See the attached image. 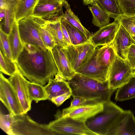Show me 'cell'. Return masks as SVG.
<instances>
[{
	"label": "cell",
	"mask_w": 135,
	"mask_h": 135,
	"mask_svg": "<svg viewBox=\"0 0 135 135\" xmlns=\"http://www.w3.org/2000/svg\"><path fill=\"white\" fill-rule=\"evenodd\" d=\"M109 70L98 62L95 51L88 62L76 73L104 82L108 80Z\"/></svg>",
	"instance_id": "13"
},
{
	"label": "cell",
	"mask_w": 135,
	"mask_h": 135,
	"mask_svg": "<svg viewBox=\"0 0 135 135\" xmlns=\"http://www.w3.org/2000/svg\"><path fill=\"white\" fill-rule=\"evenodd\" d=\"M95 52L98 62L109 70L116 55L112 45L110 44L96 49Z\"/></svg>",
	"instance_id": "20"
},
{
	"label": "cell",
	"mask_w": 135,
	"mask_h": 135,
	"mask_svg": "<svg viewBox=\"0 0 135 135\" xmlns=\"http://www.w3.org/2000/svg\"><path fill=\"white\" fill-rule=\"evenodd\" d=\"M70 107L85 106L100 103H104L101 99H89L83 97H73Z\"/></svg>",
	"instance_id": "34"
},
{
	"label": "cell",
	"mask_w": 135,
	"mask_h": 135,
	"mask_svg": "<svg viewBox=\"0 0 135 135\" xmlns=\"http://www.w3.org/2000/svg\"><path fill=\"white\" fill-rule=\"evenodd\" d=\"M60 21L52 22H45V26L54 38L56 44L63 48L68 46L65 42L61 28Z\"/></svg>",
	"instance_id": "27"
},
{
	"label": "cell",
	"mask_w": 135,
	"mask_h": 135,
	"mask_svg": "<svg viewBox=\"0 0 135 135\" xmlns=\"http://www.w3.org/2000/svg\"><path fill=\"white\" fill-rule=\"evenodd\" d=\"M42 21L41 18L31 16L20 20L18 22L21 41L23 44H28L39 47L46 50L38 31Z\"/></svg>",
	"instance_id": "6"
},
{
	"label": "cell",
	"mask_w": 135,
	"mask_h": 135,
	"mask_svg": "<svg viewBox=\"0 0 135 135\" xmlns=\"http://www.w3.org/2000/svg\"><path fill=\"white\" fill-rule=\"evenodd\" d=\"M96 47L89 41L81 44L69 45L61 48L76 73L89 60Z\"/></svg>",
	"instance_id": "7"
},
{
	"label": "cell",
	"mask_w": 135,
	"mask_h": 135,
	"mask_svg": "<svg viewBox=\"0 0 135 135\" xmlns=\"http://www.w3.org/2000/svg\"><path fill=\"white\" fill-rule=\"evenodd\" d=\"M134 44H135V41H134Z\"/></svg>",
	"instance_id": "43"
},
{
	"label": "cell",
	"mask_w": 135,
	"mask_h": 135,
	"mask_svg": "<svg viewBox=\"0 0 135 135\" xmlns=\"http://www.w3.org/2000/svg\"><path fill=\"white\" fill-rule=\"evenodd\" d=\"M16 62L18 69L29 81L42 86L58 73L51 50L24 44Z\"/></svg>",
	"instance_id": "1"
},
{
	"label": "cell",
	"mask_w": 135,
	"mask_h": 135,
	"mask_svg": "<svg viewBox=\"0 0 135 135\" xmlns=\"http://www.w3.org/2000/svg\"><path fill=\"white\" fill-rule=\"evenodd\" d=\"M64 0H39L32 16L47 22L60 21L63 16L62 7Z\"/></svg>",
	"instance_id": "10"
},
{
	"label": "cell",
	"mask_w": 135,
	"mask_h": 135,
	"mask_svg": "<svg viewBox=\"0 0 135 135\" xmlns=\"http://www.w3.org/2000/svg\"><path fill=\"white\" fill-rule=\"evenodd\" d=\"M58 135H97L90 130L85 122L68 116H61L46 124Z\"/></svg>",
	"instance_id": "5"
},
{
	"label": "cell",
	"mask_w": 135,
	"mask_h": 135,
	"mask_svg": "<svg viewBox=\"0 0 135 135\" xmlns=\"http://www.w3.org/2000/svg\"><path fill=\"white\" fill-rule=\"evenodd\" d=\"M127 60L132 68H135V44L130 47L127 56Z\"/></svg>",
	"instance_id": "38"
},
{
	"label": "cell",
	"mask_w": 135,
	"mask_h": 135,
	"mask_svg": "<svg viewBox=\"0 0 135 135\" xmlns=\"http://www.w3.org/2000/svg\"><path fill=\"white\" fill-rule=\"evenodd\" d=\"M39 0H18L15 5V20H20L32 16L35 8Z\"/></svg>",
	"instance_id": "19"
},
{
	"label": "cell",
	"mask_w": 135,
	"mask_h": 135,
	"mask_svg": "<svg viewBox=\"0 0 135 135\" xmlns=\"http://www.w3.org/2000/svg\"><path fill=\"white\" fill-rule=\"evenodd\" d=\"M27 87L30 97L32 100L37 103L48 99V95L43 86L28 81Z\"/></svg>",
	"instance_id": "29"
},
{
	"label": "cell",
	"mask_w": 135,
	"mask_h": 135,
	"mask_svg": "<svg viewBox=\"0 0 135 135\" xmlns=\"http://www.w3.org/2000/svg\"><path fill=\"white\" fill-rule=\"evenodd\" d=\"M117 21L121 25L135 41V16L127 17L122 15Z\"/></svg>",
	"instance_id": "32"
},
{
	"label": "cell",
	"mask_w": 135,
	"mask_h": 135,
	"mask_svg": "<svg viewBox=\"0 0 135 135\" xmlns=\"http://www.w3.org/2000/svg\"><path fill=\"white\" fill-rule=\"evenodd\" d=\"M110 18L117 21L123 15L117 0H97L95 1Z\"/></svg>",
	"instance_id": "26"
},
{
	"label": "cell",
	"mask_w": 135,
	"mask_h": 135,
	"mask_svg": "<svg viewBox=\"0 0 135 135\" xmlns=\"http://www.w3.org/2000/svg\"><path fill=\"white\" fill-rule=\"evenodd\" d=\"M6 15L5 9H3L0 10V19L1 22L4 19Z\"/></svg>",
	"instance_id": "40"
},
{
	"label": "cell",
	"mask_w": 135,
	"mask_h": 135,
	"mask_svg": "<svg viewBox=\"0 0 135 135\" xmlns=\"http://www.w3.org/2000/svg\"><path fill=\"white\" fill-rule=\"evenodd\" d=\"M61 25L64 38L65 42L68 46L72 45L71 42L69 34L66 29L61 22Z\"/></svg>",
	"instance_id": "39"
},
{
	"label": "cell",
	"mask_w": 135,
	"mask_h": 135,
	"mask_svg": "<svg viewBox=\"0 0 135 135\" xmlns=\"http://www.w3.org/2000/svg\"><path fill=\"white\" fill-rule=\"evenodd\" d=\"M0 49H3L6 56L13 61L8 38V35L0 30Z\"/></svg>",
	"instance_id": "36"
},
{
	"label": "cell",
	"mask_w": 135,
	"mask_h": 135,
	"mask_svg": "<svg viewBox=\"0 0 135 135\" xmlns=\"http://www.w3.org/2000/svg\"><path fill=\"white\" fill-rule=\"evenodd\" d=\"M133 75L132 68L127 60L116 55L109 69L108 80L110 88L117 89Z\"/></svg>",
	"instance_id": "8"
},
{
	"label": "cell",
	"mask_w": 135,
	"mask_h": 135,
	"mask_svg": "<svg viewBox=\"0 0 135 135\" xmlns=\"http://www.w3.org/2000/svg\"><path fill=\"white\" fill-rule=\"evenodd\" d=\"M120 24L117 21L101 27L92 35L89 41L96 47L110 44L114 39Z\"/></svg>",
	"instance_id": "15"
},
{
	"label": "cell",
	"mask_w": 135,
	"mask_h": 135,
	"mask_svg": "<svg viewBox=\"0 0 135 135\" xmlns=\"http://www.w3.org/2000/svg\"><path fill=\"white\" fill-rule=\"evenodd\" d=\"M8 38L13 60L16 62L20 54L23 49L24 45L20 37L18 23L16 21L14 22L11 31L8 35Z\"/></svg>",
	"instance_id": "21"
},
{
	"label": "cell",
	"mask_w": 135,
	"mask_h": 135,
	"mask_svg": "<svg viewBox=\"0 0 135 135\" xmlns=\"http://www.w3.org/2000/svg\"><path fill=\"white\" fill-rule=\"evenodd\" d=\"M61 22L66 29L72 45L83 44L89 41L86 36L80 31L63 19Z\"/></svg>",
	"instance_id": "28"
},
{
	"label": "cell",
	"mask_w": 135,
	"mask_h": 135,
	"mask_svg": "<svg viewBox=\"0 0 135 135\" xmlns=\"http://www.w3.org/2000/svg\"><path fill=\"white\" fill-rule=\"evenodd\" d=\"M97 0H83V4L84 5L90 4Z\"/></svg>",
	"instance_id": "41"
},
{
	"label": "cell",
	"mask_w": 135,
	"mask_h": 135,
	"mask_svg": "<svg viewBox=\"0 0 135 135\" xmlns=\"http://www.w3.org/2000/svg\"><path fill=\"white\" fill-rule=\"evenodd\" d=\"M11 129L13 135H58L46 124L33 120L27 113L13 116Z\"/></svg>",
	"instance_id": "4"
},
{
	"label": "cell",
	"mask_w": 135,
	"mask_h": 135,
	"mask_svg": "<svg viewBox=\"0 0 135 135\" xmlns=\"http://www.w3.org/2000/svg\"><path fill=\"white\" fill-rule=\"evenodd\" d=\"M12 115L9 114L5 115L1 111L0 113V127L6 134L13 135L11 129Z\"/></svg>",
	"instance_id": "35"
},
{
	"label": "cell",
	"mask_w": 135,
	"mask_h": 135,
	"mask_svg": "<svg viewBox=\"0 0 135 135\" xmlns=\"http://www.w3.org/2000/svg\"><path fill=\"white\" fill-rule=\"evenodd\" d=\"M63 6L65 7L66 10L62 19L81 32L89 40L92 35L82 25L77 16L75 15L72 10L70 5L68 2L64 0Z\"/></svg>",
	"instance_id": "22"
},
{
	"label": "cell",
	"mask_w": 135,
	"mask_h": 135,
	"mask_svg": "<svg viewBox=\"0 0 135 135\" xmlns=\"http://www.w3.org/2000/svg\"><path fill=\"white\" fill-rule=\"evenodd\" d=\"M123 15L135 16V0H117Z\"/></svg>",
	"instance_id": "33"
},
{
	"label": "cell",
	"mask_w": 135,
	"mask_h": 135,
	"mask_svg": "<svg viewBox=\"0 0 135 135\" xmlns=\"http://www.w3.org/2000/svg\"><path fill=\"white\" fill-rule=\"evenodd\" d=\"M134 41L130 34L120 24L115 37L110 44L117 56L122 59L127 60L130 48Z\"/></svg>",
	"instance_id": "14"
},
{
	"label": "cell",
	"mask_w": 135,
	"mask_h": 135,
	"mask_svg": "<svg viewBox=\"0 0 135 135\" xmlns=\"http://www.w3.org/2000/svg\"><path fill=\"white\" fill-rule=\"evenodd\" d=\"M132 73L133 75L135 76V68H132Z\"/></svg>",
	"instance_id": "42"
},
{
	"label": "cell",
	"mask_w": 135,
	"mask_h": 135,
	"mask_svg": "<svg viewBox=\"0 0 135 135\" xmlns=\"http://www.w3.org/2000/svg\"><path fill=\"white\" fill-rule=\"evenodd\" d=\"M0 71L10 76L16 71L18 67L16 62L7 57L5 53L0 50Z\"/></svg>",
	"instance_id": "30"
},
{
	"label": "cell",
	"mask_w": 135,
	"mask_h": 135,
	"mask_svg": "<svg viewBox=\"0 0 135 135\" xmlns=\"http://www.w3.org/2000/svg\"><path fill=\"white\" fill-rule=\"evenodd\" d=\"M72 96V92L52 98L51 101L57 107L61 105L65 100Z\"/></svg>",
	"instance_id": "37"
},
{
	"label": "cell",
	"mask_w": 135,
	"mask_h": 135,
	"mask_svg": "<svg viewBox=\"0 0 135 135\" xmlns=\"http://www.w3.org/2000/svg\"><path fill=\"white\" fill-rule=\"evenodd\" d=\"M51 51L58 73L65 80H70L76 73L72 68L62 48L56 45Z\"/></svg>",
	"instance_id": "16"
},
{
	"label": "cell",
	"mask_w": 135,
	"mask_h": 135,
	"mask_svg": "<svg viewBox=\"0 0 135 135\" xmlns=\"http://www.w3.org/2000/svg\"><path fill=\"white\" fill-rule=\"evenodd\" d=\"M0 99L11 115L24 114L15 90L8 79L1 72L0 74Z\"/></svg>",
	"instance_id": "9"
},
{
	"label": "cell",
	"mask_w": 135,
	"mask_h": 135,
	"mask_svg": "<svg viewBox=\"0 0 135 135\" xmlns=\"http://www.w3.org/2000/svg\"><path fill=\"white\" fill-rule=\"evenodd\" d=\"M8 79L17 93L24 113H27L31 109L32 101L28 92L27 84L29 81L23 75L18 68Z\"/></svg>",
	"instance_id": "12"
},
{
	"label": "cell",
	"mask_w": 135,
	"mask_h": 135,
	"mask_svg": "<svg viewBox=\"0 0 135 135\" xmlns=\"http://www.w3.org/2000/svg\"><path fill=\"white\" fill-rule=\"evenodd\" d=\"M42 20L38 28L40 35L47 49L51 50L56 45L54 39L45 26V23L46 21L43 19Z\"/></svg>",
	"instance_id": "31"
},
{
	"label": "cell",
	"mask_w": 135,
	"mask_h": 135,
	"mask_svg": "<svg viewBox=\"0 0 135 135\" xmlns=\"http://www.w3.org/2000/svg\"><path fill=\"white\" fill-rule=\"evenodd\" d=\"M44 87L48 96V99L50 101L53 98L71 92L68 82L58 72Z\"/></svg>",
	"instance_id": "18"
},
{
	"label": "cell",
	"mask_w": 135,
	"mask_h": 135,
	"mask_svg": "<svg viewBox=\"0 0 135 135\" xmlns=\"http://www.w3.org/2000/svg\"><path fill=\"white\" fill-rule=\"evenodd\" d=\"M18 0H8L5 8L6 15L3 21L1 22L0 30L8 35L15 21V5Z\"/></svg>",
	"instance_id": "23"
},
{
	"label": "cell",
	"mask_w": 135,
	"mask_h": 135,
	"mask_svg": "<svg viewBox=\"0 0 135 135\" xmlns=\"http://www.w3.org/2000/svg\"><path fill=\"white\" fill-rule=\"evenodd\" d=\"M103 103H100L85 106L70 107L59 111L55 115V118L61 116H68L79 121L85 122L102 110Z\"/></svg>",
	"instance_id": "11"
},
{
	"label": "cell",
	"mask_w": 135,
	"mask_h": 135,
	"mask_svg": "<svg viewBox=\"0 0 135 135\" xmlns=\"http://www.w3.org/2000/svg\"><path fill=\"white\" fill-rule=\"evenodd\" d=\"M108 135H135V118L131 111L125 110Z\"/></svg>",
	"instance_id": "17"
},
{
	"label": "cell",
	"mask_w": 135,
	"mask_h": 135,
	"mask_svg": "<svg viewBox=\"0 0 135 135\" xmlns=\"http://www.w3.org/2000/svg\"><path fill=\"white\" fill-rule=\"evenodd\" d=\"M103 104L102 110L85 122L88 128L97 135H108L125 112L111 101Z\"/></svg>",
	"instance_id": "3"
},
{
	"label": "cell",
	"mask_w": 135,
	"mask_h": 135,
	"mask_svg": "<svg viewBox=\"0 0 135 135\" xmlns=\"http://www.w3.org/2000/svg\"><path fill=\"white\" fill-rule=\"evenodd\" d=\"M90 5L88 7L92 14V23L94 26L100 28L110 23V18L95 1Z\"/></svg>",
	"instance_id": "24"
},
{
	"label": "cell",
	"mask_w": 135,
	"mask_h": 135,
	"mask_svg": "<svg viewBox=\"0 0 135 135\" xmlns=\"http://www.w3.org/2000/svg\"><path fill=\"white\" fill-rule=\"evenodd\" d=\"M68 82L73 97L100 99L104 103L111 101L112 95L117 90L110 88L108 80L101 82L76 73Z\"/></svg>",
	"instance_id": "2"
},
{
	"label": "cell",
	"mask_w": 135,
	"mask_h": 135,
	"mask_svg": "<svg viewBox=\"0 0 135 135\" xmlns=\"http://www.w3.org/2000/svg\"><path fill=\"white\" fill-rule=\"evenodd\" d=\"M135 98V76L133 75L126 83L118 89L115 99L122 101Z\"/></svg>",
	"instance_id": "25"
}]
</instances>
